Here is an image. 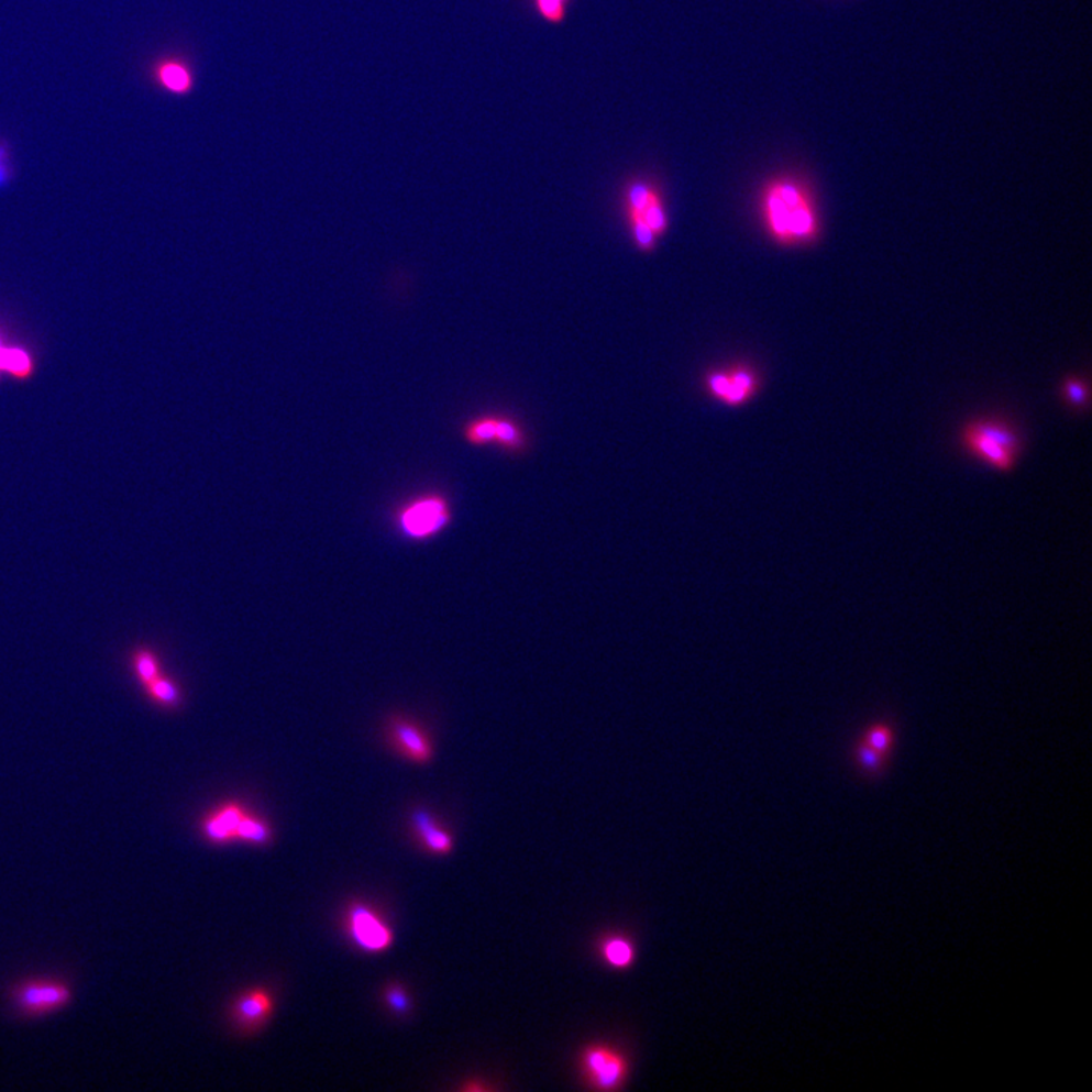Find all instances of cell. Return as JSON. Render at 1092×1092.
I'll list each match as a JSON object with an SVG mask.
<instances>
[{
    "label": "cell",
    "instance_id": "cell-15",
    "mask_svg": "<svg viewBox=\"0 0 1092 1092\" xmlns=\"http://www.w3.org/2000/svg\"><path fill=\"white\" fill-rule=\"evenodd\" d=\"M602 956L607 966L616 970H627L633 966L636 948L626 936L614 935L602 942Z\"/></svg>",
    "mask_w": 1092,
    "mask_h": 1092
},
{
    "label": "cell",
    "instance_id": "cell-4",
    "mask_svg": "<svg viewBox=\"0 0 1092 1092\" xmlns=\"http://www.w3.org/2000/svg\"><path fill=\"white\" fill-rule=\"evenodd\" d=\"M396 522L408 539H431L450 526L451 506L442 495L419 496L398 511Z\"/></svg>",
    "mask_w": 1092,
    "mask_h": 1092
},
{
    "label": "cell",
    "instance_id": "cell-20",
    "mask_svg": "<svg viewBox=\"0 0 1092 1092\" xmlns=\"http://www.w3.org/2000/svg\"><path fill=\"white\" fill-rule=\"evenodd\" d=\"M856 762L863 772L870 775L882 774L886 766V755L879 753L865 742L860 741L856 747Z\"/></svg>",
    "mask_w": 1092,
    "mask_h": 1092
},
{
    "label": "cell",
    "instance_id": "cell-6",
    "mask_svg": "<svg viewBox=\"0 0 1092 1092\" xmlns=\"http://www.w3.org/2000/svg\"><path fill=\"white\" fill-rule=\"evenodd\" d=\"M386 738L396 753L408 762L427 765L434 758V746L426 728L415 719L394 715L387 719Z\"/></svg>",
    "mask_w": 1092,
    "mask_h": 1092
},
{
    "label": "cell",
    "instance_id": "cell-19",
    "mask_svg": "<svg viewBox=\"0 0 1092 1092\" xmlns=\"http://www.w3.org/2000/svg\"><path fill=\"white\" fill-rule=\"evenodd\" d=\"M894 730L890 724L879 723L871 726L863 735L862 742H865L868 747L873 748V750L879 751L883 755H890L892 747H894Z\"/></svg>",
    "mask_w": 1092,
    "mask_h": 1092
},
{
    "label": "cell",
    "instance_id": "cell-23",
    "mask_svg": "<svg viewBox=\"0 0 1092 1092\" xmlns=\"http://www.w3.org/2000/svg\"><path fill=\"white\" fill-rule=\"evenodd\" d=\"M1063 391H1066L1068 402L1073 404L1076 407L1085 406L1088 401V390L1085 384L1080 382V379H1068L1066 386H1063Z\"/></svg>",
    "mask_w": 1092,
    "mask_h": 1092
},
{
    "label": "cell",
    "instance_id": "cell-13",
    "mask_svg": "<svg viewBox=\"0 0 1092 1092\" xmlns=\"http://www.w3.org/2000/svg\"><path fill=\"white\" fill-rule=\"evenodd\" d=\"M154 78L163 90L175 96L190 95L195 88L194 70L183 59H162L155 64Z\"/></svg>",
    "mask_w": 1092,
    "mask_h": 1092
},
{
    "label": "cell",
    "instance_id": "cell-22",
    "mask_svg": "<svg viewBox=\"0 0 1092 1092\" xmlns=\"http://www.w3.org/2000/svg\"><path fill=\"white\" fill-rule=\"evenodd\" d=\"M386 1002L396 1014L402 1015L410 1011V1000L401 986H390L386 992Z\"/></svg>",
    "mask_w": 1092,
    "mask_h": 1092
},
{
    "label": "cell",
    "instance_id": "cell-9",
    "mask_svg": "<svg viewBox=\"0 0 1092 1092\" xmlns=\"http://www.w3.org/2000/svg\"><path fill=\"white\" fill-rule=\"evenodd\" d=\"M348 931L355 946L367 953H382L394 944V931L366 904H354L348 912Z\"/></svg>",
    "mask_w": 1092,
    "mask_h": 1092
},
{
    "label": "cell",
    "instance_id": "cell-7",
    "mask_svg": "<svg viewBox=\"0 0 1092 1092\" xmlns=\"http://www.w3.org/2000/svg\"><path fill=\"white\" fill-rule=\"evenodd\" d=\"M465 439L471 445H498L507 451H522L526 434L514 419L503 416H482L467 423Z\"/></svg>",
    "mask_w": 1092,
    "mask_h": 1092
},
{
    "label": "cell",
    "instance_id": "cell-2",
    "mask_svg": "<svg viewBox=\"0 0 1092 1092\" xmlns=\"http://www.w3.org/2000/svg\"><path fill=\"white\" fill-rule=\"evenodd\" d=\"M624 203L636 247L650 254L670 228L665 199L654 183L633 179L624 191Z\"/></svg>",
    "mask_w": 1092,
    "mask_h": 1092
},
{
    "label": "cell",
    "instance_id": "cell-3",
    "mask_svg": "<svg viewBox=\"0 0 1092 1092\" xmlns=\"http://www.w3.org/2000/svg\"><path fill=\"white\" fill-rule=\"evenodd\" d=\"M966 450L992 470L1011 472L1022 452V439L1014 428L999 421L970 423L962 434Z\"/></svg>",
    "mask_w": 1092,
    "mask_h": 1092
},
{
    "label": "cell",
    "instance_id": "cell-12",
    "mask_svg": "<svg viewBox=\"0 0 1092 1092\" xmlns=\"http://www.w3.org/2000/svg\"><path fill=\"white\" fill-rule=\"evenodd\" d=\"M70 1000V990L58 982L26 983L19 991V1006L31 1014H46L59 1010Z\"/></svg>",
    "mask_w": 1092,
    "mask_h": 1092
},
{
    "label": "cell",
    "instance_id": "cell-8",
    "mask_svg": "<svg viewBox=\"0 0 1092 1092\" xmlns=\"http://www.w3.org/2000/svg\"><path fill=\"white\" fill-rule=\"evenodd\" d=\"M707 391L715 399L730 407L743 406L754 398L759 390V378L753 369L746 366L715 371L707 375Z\"/></svg>",
    "mask_w": 1092,
    "mask_h": 1092
},
{
    "label": "cell",
    "instance_id": "cell-11",
    "mask_svg": "<svg viewBox=\"0 0 1092 1092\" xmlns=\"http://www.w3.org/2000/svg\"><path fill=\"white\" fill-rule=\"evenodd\" d=\"M274 1006L269 991L264 988H252L234 1000L231 1018L240 1030H257L271 1018Z\"/></svg>",
    "mask_w": 1092,
    "mask_h": 1092
},
{
    "label": "cell",
    "instance_id": "cell-17",
    "mask_svg": "<svg viewBox=\"0 0 1092 1092\" xmlns=\"http://www.w3.org/2000/svg\"><path fill=\"white\" fill-rule=\"evenodd\" d=\"M271 839L272 830L269 824L247 812L242 824H240L238 841L251 843V846H267Z\"/></svg>",
    "mask_w": 1092,
    "mask_h": 1092
},
{
    "label": "cell",
    "instance_id": "cell-24",
    "mask_svg": "<svg viewBox=\"0 0 1092 1092\" xmlns=\"http://www.w3.org/2000/svg\"><path fill=\"white\" fill-rule=\"evenodd\" d=\"M13 178V166H11L10 150L5 145H0V187L11 181Z\"/></svg>",
    "mask_w": 1092,
    "mask_h": 1092
},
{
    "label": "cell",
    "instance_id": "cell-18",
    "mask_svg": "<svg viewBox=\"0 0 1092 1092\" xmlns=\"http://www.w3.org/2000/svg\"><path fill=\"white\" fill-rule=\"evenodd\" d=\"M132 668H134L135 677H137L140 685L143 687L150 685L152 680L163 674L158 655L154 651L147 650V648H140V650L132 654Z\"/></svg>",
    "mask_w": 1092,
    "mask_h": 1092
},
{
    "label": "cell",
    "instance_id": "cell-1",
    "mask_svg": "<svg viewBox=\"0 0 1092 1092\" xmlns=\"http://www.w3.org/2000/svg\"><path fill=\"white\" fill-rule=\"evenodd\" d=\"M760 211L768 234L785 246L807 245L819 234V219L806 184L780 176L763 187Z\"/></svg>",
    "mask_w": 1092,
    "mask_h": 1092
},
{
    "label": "cell",
    "instance_id": "cell-21",
    "mask_svg": "<svg viewBox=\"0 0 1092 1092\" xmlns=\"http://www.w3.org/2000/svg\"><path fill=\"white\" fill-rule=\"evenodd\" d=\"M570 0H534L536 11L548 23L559 25L565 20Z\"/></svg>",
    "mask_w": 1092,
    "mask_h": 1092
},
{
    "label": "cell",
    "instance_id": "cell-10",
    "mask_svg": "<svg viewBox=\"0 0 1092 1092\" xmlns=\"http://www.w3.org/2000/svg\"><path fill=\"white\" fill-rule=\"evenodd\" d=\"M247 810L242 803H223L214 810L208 812L202 819L201 830L207 841L216 846L238 841L240 824L247 815Z\"/></svg>",
    "mask_w": 1092,
    "mask_h": 1092
},
{
    "label": "cell",
    "instance_id": "cell-14",
    "mask_svg": "<svg viewBox=\"0 0 1092 1092\" xmlns=\"http://www.w3.org/2000/svg\"><path fill=\"white\" fill-rule=\"evenodd\" d=\"M415 831L419 841L430 853L450 854L454 842L452 836L439 826L438 821L427 810H416L413 815Z\"/></svg>",
    "mask_w": 1092,
    "mask_h": 1092
},
{
    "label": "cell",
    "instance_id": "cell-5",
    "mask_svg": "<svg viewBox=\"0 0 1092 1092\" xmlns=\"http://www.w3.org/2000/svg\"><path fill=\"white\" fill-rule=\"evenodd\" d=\"M583 1079L597 1091H616L628 1078L630 1066L626 1056L607 1044H594L580 1058Z\"/></svg>",
    "mask_w": 1092,
    "mask_h": 1092
},
{
    "label": "cell",
    "instance_id": "cell-25",
    "mask_svg": "<svg viewBox=\"0 0 1092 1092\" xmlns=\"http://www.w3.org/2000/svg\"><path fill=\"white\" fill-rule=\"evenodd\" d=\"M10 345L3 342L2 335H0V378L5 377V357L7 351Z\"/></svg>",
    "mask_w": 1092,
    "mask_h": 1092
},
{
    "label": "cell",
    "instance_id": "cell-16",
    "mask_svg": "<svg viewBox=\"0 0 1092 1092\" xmlns=\"http://www.w3.org/2000/svg\"><path fill=\"white\" fill-rule=\"evenodd\" d=\"M145 691L147 697L157 704V706L163 707V709H178L183 704L181 687L178 686V683L174 679L167 677V675L159 674L157 679L152 680L150 685L145 686Z\"/></svg>",
    "mask_w": 1092,
    "mask_h": 1092
}]
</instances>
